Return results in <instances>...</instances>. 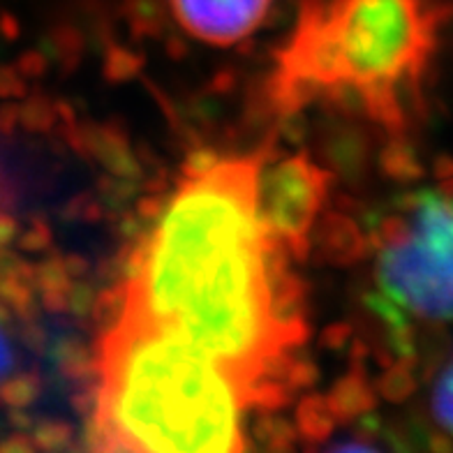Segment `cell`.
Instances as JSON below:
<instances>
[{"label": "cell", "mask_w": 453, "mask_h": 453, "mask_svg": "<svg viewBox=\"0 0 453 453\" xmlns=\"http://www.w3.org/2000/svg\"><path fill=\"white\" fill-rule=\"evenodd\" d=\"M262 157L192 165L139 241L120 296V311L202 347L252 403L273 395L305 324L294 255L259 213Z\"/></svg>", "instance_id": "1"}, {"label": "cell", "mask_w": 453, "mask_h": 453, "mask_svg": "<svg viewBox=\"0 0 453 453\" xmlns=\"http://www.w3.org/2000/svg\"><path fill=\"white\" fill-rule=\"evenodd\" d=\"M250 405L202 347L132 312L97 340L90 437L102 451H243Z\"/></svg>", "instance_id": "2"}, {"label": "cell", "mask_w": 453, "mask_h": 453, "mask_svg": "<svg viewBox=\"0 0 453 453\" xmlns=\"http://www.w3.org/2000/svg\"><path fill=\"white\" fill-rule=\"evenodd\" d=\"M430 0H301L275 56L269 100L354 109L387 127L407 120L435 49Z\"/></svg>", "instance_id": "3"}, {"label": "cell", "mask_w": 453, "mask_h": 453, "mask_svg": "<svg viewBox=\"0 0 453 453\" xmlns=\"http://www.w3.org/2000/svg\"><path fill=\"white\" fill-rule=\"evenodd\" d=\"M377 305L395 324L453 319V195L424 190L388 222L377 252Z\"/></svg>", "instance_id": "4"}, {"label": "cell", "mask_w": 453, "mask_h": 453, "mask_svg": "<svg viewBox=\"0 0 453 453\" xmlns=\"http://www.w3.org/2000/svg\"><path fill=\"white\" fill-rule=\"evenodd\" d=\"M328 176L311 157L269 156L259 167V213L269 232L294 257H301L305 241L326 199Z\"/></svg>", "instance_id": "5"}, {"label": "cell", "mask_w": 453, "mask_h": 453, "mask_svg": "<svg viewBox=\"0 0 453 453\" xmlns=\"http://www.w3.org/2000/svg\"><path fill=\"white\" fill-rule=\"evenodd\" d=\"M169 7L190 37L213 47H234L262 28L273 0H169Z\"/></svg>", "instance_id": "6"}, {"label": "cell", "mask_w": 453, "mask_h": 453, "mask_svg": "<svg viewBox=\"0 0 453 453\" xmlns=\"http://www.w3.org/2000/svg\"><path fill=\"white\" fill-rule=\"evenodd\" d=\"M21 365V342H19L17 319L7 303V289L0 287V398L10 395V388L17 382Z\"/></svg>", "instance_id": "7"}, {"label": "cell", "mask_w": 453, "mask_h": 453, "mask_svg": "<svg viewBox=\"0 0 453 453\" xmlns=\"http://www.w3.org/2000/svg\"><path fill=\"white\" fill-rule=\"evenodd\" d=\"M433 414L437 424L453 437V358L447 368L441 370L435 391H433Z\"/></svg>", "instance_id": "8"}]
</instances>
